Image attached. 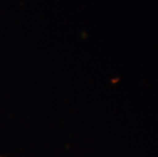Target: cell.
Here are the masks:
<instances>
[{
    "instance_id": "6da1fadb",
    "label": "cell",
    "mask_w": 158,
    "mask_h": 157,
    "mask_svg": "<svg viewBox=\"0 0 158 157\" xmlns=\"http://www.w3.org/2000/svg\"><path fill=\"white\" fill-rule=\"evenodd\" d=\"M0 157H3V156H1V155H0Z\"/></svg>"
}]
</instances>
